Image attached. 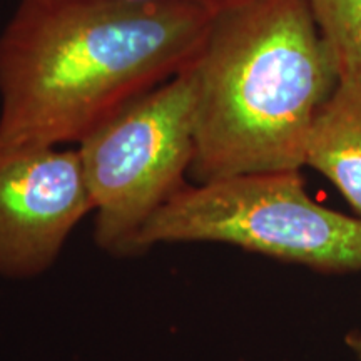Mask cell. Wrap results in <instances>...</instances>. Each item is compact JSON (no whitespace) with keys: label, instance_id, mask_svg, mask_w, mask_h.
<instances>
[{"label":"cell","instance_id":"cell-1","mask_svg":"<svg viewBox=\"0 0 361 361\" xmlns=\"http://www.w3.org/2000/svg\"><path fill=\"white\" fill-rule=\"evenodd\" d=\"M214 12L168 0H20L0 34V154L79 144L186 69Z\"/></svg>","mask_w":361,"mask_h":361},{"label":"cell","instance_id":"cell-2","mask_svg":"<svg viewBox=\"0 0 361 361\" xmlns=\"http://www.w3.org/2000/svg\"><path fill=\"white\" fill-rule=\"evenodd\" d=\"M194 183L301 171L340 79L310 0H239L214 12L196 57Z\"/></svg>","mask_w":361,"mask_h":361},{"label":"cell","instance_id":"cell-3","mask_svg":"<svg viewBox=\"0 0 361 361\" xmlns=\"http://www.w3.org/2000/svg\"><path fill=\"white\" fill-rule=\"evenodd\" d=\"M162 243H221L318 273L361 271V219L316 202L301 171L186 184L139 233L137 255Z\"/></svg>","mask_w":361,"mask_h":361},{"label":"cell","instance_id":"cell-4","mask_svg":"<svg viewBox=\"0 0 361 361\" xmlns=\"http://www.w3.org/2000/svg\"><path fill=\"white\" fill-rule=\"evenodd\" d=\"M96 214V243L137 255L139 233L186 186L194 154L189 66L129 102L78 144Z\"/></svg>","mask_w":361,"mask_h":361},{"label":"cell","instance_id":"cell-5","mask_svg":"<svg viewBox=\"0 0 361 361\" xmlns=\"http://www.w3.org/2000/svg\"><path fill=\"white\" fill-rule=\"evenodd\" d=\"M90 213L94 201L78 147L0 154V276L47 271Z\"/></svg>","mask_w":361,"mask_h":361},{"label":"cell","instance_id":"cell-6","mask_svg":"<svg viewBox=\"0 0 361 361\" xmlns=\"http://www.w3.org/2000/svg\"><path fill=\"white\" fill-rule=\"evenodd\" d=\"M305 166L335 184L361 219V75H340L319 107L310 129Z\"/></svg>","mask_w":361,"mask_h":361},{"label":"cell","instance_id":"cell-7","mask_svg":"<svg viewBox=\"0 0 361 361\" xmlns=\"http://www.w3.org/2000/svg\"><path fill=\"white\" fill-rule=\"evenodd\" d=\"M340 75H361V0H310Z\"/></svg>","mask_w":361,"mask_h":361},{"label":"cell","instance_id":"cell-8","mask_svg":"<svg viewBox=\"0 0 361 361\" xmlns=\"http://www.w3.org/2000/svg\"><path fill=\"white\" fill-rule=\"evenodd\" d=\"M168 2H186V4H197V6H204L213 8V11H219L229 4L239 2V0H168Z\"/></svg>","mask_w":361,"mask_h":361},{"label":"cell","instance_id":"cell-9","mask_svg":"<svg viewBox=\"0 0 361 361\" xmlns=\"http://www.w3.org/2000/svg\"><path fill=\"white\" fill-rule=\"evenodd\" d=\"M346 346L353 351V355L361 361V331H351L345 336Z\"/></svg>","mask_w":361,"mask_h":361}]
</instances>
